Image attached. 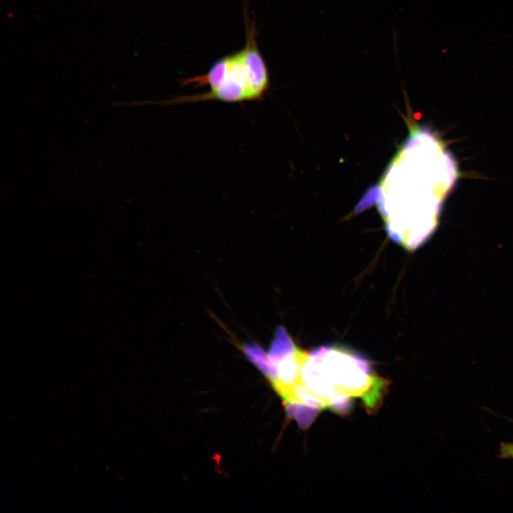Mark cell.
<instances>
[{
  "label": "cell",
  "instance_id": "6",
  "mask_svg": "<svg viewBox=\"0 0 513 513\" xmlns=\"http://www.w3.org/2000/svg\"><path fill=\"white\" fill-rule=\"evenodd\" d=\"M240 349L246 357L267 378L272 384L276 380V371L269 361L267 353L256 343H242Z\"/></svg>",
  "mask_w": 513,
  "mask_h": 513
},
{
  "label": "cell",
  "instance_id": "2",
  "mask_svg": "<svg viewBox=\"0 0 513 513\" xmlns=\"http://www.w3.org/2000/svg\"><path fill=\"white\" fill-rule=\"evenodd\" d=\"M300 385L318 412L329 409L345 413L356 398L367 410H375L388 382L361 355L341 346L323 345L311 351L304 350Z\"/></svg>",
  "mask_w": 513,
  "mask_h": 513
},
{
  "label": "cell",
  "instance_id": "5",
  "mask_svg": "<svg viewBox=\"0 0 513 513\" xmlns=\"http://www.w3.org/2000/svg\"><path fill=\"white\" fill-rule=\"evenodd\" d=\"M230 55L214 62L205 74L197 76L182 81L183 85L195 84L197 86H209L210 90L217 88L227 76L230 66Z\"/></svg>",
  "mask_w": 513,
  "mask_h": 513
},
{
  "label": "cell",
  "instance_id": "1",
  "mask_svg": "<svg viewBox=\"0 0 513 513\" xmlns=\"http://www.w3.org/2000/svg\"><path fill=\"white\" fill-rule=\"evenodd\" d=\"M455 180L453 159L427 130L410 136L375 189L388 237L414 251L432 233L441 202Z\"/></svg>",
  "mask_w": 513,
  "mask_h": 513
},
{
  "label": "cell",
  "instance_id": "3",
  "mask_svg": "<svg viewBox=\"0 0 513 513\" xmlns=\"http://www.w3.org/2000/svg\"><path fill=\"white\" fill-rule=\"evenodd\" d=\"M231 61L227 76L215 89L205 93L179 97L167 103H192L217 100L227 103L254 100L247 70L240 51L230 55Z\"/></svg>",
  "mask_w": 513,
  "mask_h": 513
},
{
  "label": "cell",
  "instance_id": "4",
  "mask_svg": "<svg viewBox=\"0 0 513 513\" xmlns=\"http://www.w3.org/2000/svg\"><path fill=\"white\" fill-rule=\"evenodd\" d=\"M255 24L247 26L246 43L240 51L248 72L254 100L261 99L269 87V74L256 43Z\"/></svg>",
  "mask_w": 513,
  "mask_h": 513
},
{
  "label": "cell",
  "instance_id": "7",
  "mask_svg": "<svg viewBox=\"0 0 513 513\" xmlns=\"http://www.w3.org/2000/svg\"><path fill=\"white\" fill-rule=\"evenodd\" d=\"M498 457L501 459H513V442H502Z\"/></svg>",
  "mask_w": 513,
  "mask_h": 513
}]
</instances>
